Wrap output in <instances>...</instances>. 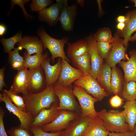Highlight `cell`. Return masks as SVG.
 <instances>
[{
	"label": "cell",
	"mask_w": 136,
	"mask_h": 136,
	"mask_svg": "<svg viewBox=\"0 0 136 136\" xmlns=\"http://www.w3.org/2000/svg\"><path fill=\"white\" fill-rule=\"evenodd\" d=\"M120 37L118 33L113 37L111 50L106 59L107 63L112 68L116 67V64L121 60H127L129 58L126 53V48L123 44V39Z\"/></svg>",
	"instance_id": "9"
},
{
	"label": "cell",
	"mask_w": 136,
	"mask_h": 136,
	"mask_svg": "<svg viewBox=\"0 0 136 136\" xmlns=\"http://www.w3.org/2000/svg\"><path fill=\"white\" fill-rule=\"evenodd\" d=\"M0 102H4L7 110L18 118L20 122V126L29 130L34 119L30 113L15 105L3 90L2 94L0 93Z\"/></svg>",
	"instance_id": "8"
},
{
	"label": "cell",
	"mask_w": 136,
	"mask_h": 136,
	"mask_svg": "<svg viewBox=\"0 0 136 136\" xmlns=\"http://www.w3.org/2000/svg\"><path fill=\"white\" fill-rule=\"evenodd\" d=\"M18 46L25 49L29 55L42 53L43 46L41 40L35 37L25 36L18 43Z\"/></svg>",
	"instance_id": "21"
},
{
	"label": "cell",
	"mask_w": 136,
	"mask_h": 136,
	"mask_svg": "<svg viewBox=\"0 0 136 136\" xmlns=\"http://www.w3.org/2000/svg\"><path fill=\"white\" fill-rule=\"evenodd\" d=\"M71 59L73 65L77 69L80 70L84 75L90 74L91 64L88 52Z\"/></svg>",
	"instance_id": "24"
},
{
	"label": "cell",
	"mask_w": 136,
	"mask_h": 136,
	"mask_svg": "<svg viewBox=\"0 0 136 136\" xmlns=\"http://www.w3.org/2000/svg\"><path fill=\"white\" fill-rule=\"evenodd\" d=\"M56 3L39 12L40 20L45 21L50 25L55 24L59 20L62 7L61 0H56Z\"/></svg>",
	"instance_id": "17"
},
{
	"label": "cell",
	"mask_w": 136,
	"mask_h": 136,
	"mask_svg": "<svg viewBox=\"0 0 136 136\" xmlns=\"http://www.w3.org/2000/svg\"><path fill=\"white\" fill-rule=\"evenodd\" d=\"M125 18V27L122 31L119 33L123 38V43L127 48L131 35L136 31V9L129 12Z\"/></svg>",
	"instance_id": "20"
},
{
	"label": "cell",
	"mask_w": 136,
	"mask_h": 136,
	"mask_svg": "<svg viewBox=\"0 0 136 136\" xmlns=\"http://www.w3.org/2000/svg\"><path fill=\"white\" fill-rule=\"evenodd\" d=\"M84 75L80 70L73 67L67 61L61 59V70L57 81L59 84L71 85Z\"/></svg>",
	"instance_id": "12"
},
{
	"label": "cell",
	"mask_w": 136,
	"mask_h": 136,
	"mask_svg": "<svg viewBox=\"0 0 136 136\" xmlns=\"http://www.w3.org/2000/svg\"><path fill=\"white\" fill-rule=\"evenodd\" d=\"M29 73V70L25 68L18 72L14 77L9 90L16 94L21 93L23 95L27 94Z\"/></svg>",
	"instance_id": "18"
},
{
	"label": "cell",
	"mask_w": 136,
	"mask_h": 136,
	"mask_svg": "<svg viewBox=\"0 0 136 136\" xmlns=\"http://www.w3.org/2000/svg\"><path fill=\"white\" fill-rule=\"evenodd\" d=\"M37 34L42 43L44 49L47 48L50 52L51 55V59L53 63L54 62L55 59L57 57L70 62V60L66 55L64 51V45L68 42L67 37L60 39H56L50 36L42 29L38 31Z\"/></svg>",
	"instance_id": "4"
},
{
	"label": "cell",
	"mask_w": 136,
	"mask_h": 136,
	"mask_svg": "<svg viewBox=\"0 0 136 136\" xmlns=\"http://www.w3.org/2000/svg\"><path fill=\"white\" fill-rule=\"evenodd\" d=\"M61 1L62 5L59 18L61 26L64 30L71 31L73 29L74 20L77 14V7L74 4L68 6L66 0Z\"/></svg>",
	"instance_id": "14"
},
{
	"label": "cell",
	"mask_w": 136,
	"mask_h": 136,
	"mask_svg": "<svg viewBox=\"0 0 136 136\" xmlns=\"http://www.w3.org/2000/svg\"><path fill=\"white\" fill-rule=\"evenodd\" d=\"M108 136H135V135L133 131H128L121 132H109Z\"/></svg>",
	"instance_id": "41"
},
{
	"label": "cell",
	"mask_w": 136,
	"mask_h": 136,
	"mask_svg": "<svg viewBox=\"0 0 136 136\" xmlns=\"http://www.w3.org/2000/svg\"><path fill=\"white\" fill-rule=\"evenodd\" d=\"M80 114L68 110H61L59 115L53 121L42 128L44 131L48 132L62 131L66 129L70 123L77 118Z\"/></svg>",
	"instance_id": "6"
},
{
	"label": "cell",
	"mask_w": 136,
	"mask_h": 136,
	"mask_svg": "<svg viewBox=\"0 0 136 136\" xmlns=\"http://www.w3.org/2000/svg\"><path fill=\"white\" fill-rule=\"evenodd\" d=\"M48 53H36L33 55L27 51L24 53V66L28 69H33L41 66L44 60L48 57Z\"/></svg>",
	"instance_id": "27"
},
{
	"label": "cell",
	"mask_w": 136,
	"mask_h": 136,
	"mask_svg": "<svg viewBox=\"0 0 136 136\" xmlns=\"http://www.w3.org/2000/svg\"><path fill=\"white\" fill-rule=\"evenodd\" d=\"M136 41V32L133 35L131 36L129 41L131 42H134Z\"/></svg>",
	"instance_id": "48"
},
{
	"label": "cell",
	"mask_w": 136,
	"mask_h": 136,
	"mask_svg": "<svg viewBox=\"0 0 136 136\" xmlns=\"http://www.w3.org/2000/svg\"><path fill=\"white\" fill-rule=\"evenodd\" d=\"M61 110L58 108L57 101L53 103L48 109L42 110L34 118L31 126L42 127L53 121L59 115Z\"/></svg>",
	"instance_id": "13"
},
{
	"label": "cell",
	"mask_w": 136,
	"mask_h": 136,
	"mask_svg": "<svg viewBox=\"0 0 136 136\" xmlns=\"http://www.w3.org/2000/svg\"><path fill=\"white\" fill-rule=\"evenodd\" d=\"M89 46L85 40L81 39L74 43L70 44L68 47L67 54L71 59L80 56L88 52Z\"/></svg>",
	"instance_id": "25"
},
{
	"label": "cell",
	"mask_w": 136,
	"mask_h": 136,
	"mask_svg": "<svg viewBox=\"0 0 136 136\" xmlns=\"http://www.w3.org/2000/svg\"><path fill=\"white\" fill-rule=\"evenodd\" d=\"M89 46L88 52L89 54L91 64V70L90 75L97 79L100 69L103 64V59L98 51L97 41L94 35L90 34L85 37Z\"/></svg>",
	"instance_id": "10"
},
{
	"label": "cell",
	"mask_w": 136,
	"mask_h": 136,
	"mask_svg": "<svg viewBox=\"0 0 136 136\" xmlns=\"http://www.w3.org/2000/svg\"><path fill=\"white\" fill-rule=\"evenodd\" d=\"M94 35L97 42L112 43L113 40L111 30L108 27H104L99 29Z\"/></svg>",
	"instance_id": "32"
},
{
	"label": "cell",
	"mask_w": 136,
	"mask_h": 136,
	"mask_svg": "<svg viewBox=\"0 0 136 136\" xmlns=\"http://www.w3.org/2000/svg\"><path fill=\"white\" fill-rule=\"evenodd\" d=\"M22 97L25 105L26 111L33 117L42 109L50 108L51 105L57 101L53 85H50L43 91L36 93H28Z\"/></svg>",
	"instance_id": "1"
},
{
	"label": "cell",
	"mask_w": 136,
	"mask_h": 136,
	"mask_svg": "<svg viewBox=\"0 0 136 136\" xmlns=\"http://www.w3.org/2000/svg\"><path fill=\"white\" fill-rule=\"evenodd\" d=\"M22 33L18 32L13 36L8 39L3 38L0 41L3 45L5 52L8 53L12 49H15L14 46L17 43L19 42L22 39Z\"/></svg>",
	"instance_id": "31"
},
{
	"label": "cell",
	"mask_w": 136,
	"mask_h": 136,
	"mask_svg": "<svg viewBox=\"0 0 136 136\" xmlns=\"http://www.w3.org/2000/svg\"><path fill=\"white\" fill-rule=\"evenodd\" d=\"M5 67H4L0 69V91H3L4 87H6V85L4 80V72Z\"/></svg>",
	"instance_id": "42"
},
{
	"label": "cell",
	"mask_w": 136,
	"mask_h": 136,
	"mask_svg": "<svg viewBox=\"0 0 136 136\" xmlns=\"http://www.w3.org/2000/svg\"><path fill=\"white\" fill-rule=\"evenodd\" d=\"M22 49L18 46L8 53L9 63L12 69L17 70L18 72L25 68L24 57L21 56L19 53V51Z\"/></svg>",
	"instance_id": "28"
},
{
	"label": "cell",
	"mask_w": 136,
	"mask_h": 136,
	"mask_svg": "<svg viewBox=\"0 0 136 136\" xmlns=\"http://www.w3.org/2000/svg\"><path fill=\"white\" fill-rule=\"evenodd\" d=\"M125 26V23H118L117 25V28L120 32L123 31Z\"/></svg>",
	"instance_id": "44"
},
{
	"label": "cell",
	"mask_w": 136,
	"mask_h": 136,
	"mask_svg": "<svg viewBox=\"0 0 136 136\" xmlns=\"http://www.w3.org/2000/svg\"><path fill=\"white\" fill-rule=\"evenodd\" d=\"M124 99L121 98L118 94H115L109 100L111 106L113 108H118L121 106L123 103Z\"/></svg>",
	"instance_id": "39"
},
{
	"label": "cell",
	"mask_w": 136,
	"mask_h": 136,
	"mask_svg": "<svg viewBox=\"0 0 136 136\" xmlns=\"http://www.w3.org/2000/svg\"><path fill=\"white\" fill-rule=\"evenodd\" d=\"M107 63L103 64L97 79L101 86L107 92L112 93L110 87L112 69Z\"/></svg>",
	"instance_id": "26"
},
{
	"label": "cell",
	"mask_w": 136,
	"mask_h": 136,
	"mask_svg": "<svg viewBox=\"0 0 136 136\" xmlns=\"http://www.w3.org/2000/svg\"><path fill=\"white\" fill-rule=\"evenodd\" d=\"M74 94L78 99L80 107L81 114L85 116L94 118L98 116L94 104L98 101L97 99L88 94L81 87L74 85L73 87Z\"/></svg>",
	"instance_id": "5"
},
{
	"label": "cell",
	"mask_w": 136,
	"mask_h": 136,
	"mask_svg": "<svg viewBox=\"0 0 136 136\" xmlns=\"http://www.w3.org/2000/svg\"><path fill=\"white\" fill-rule=\"evenodd\" d=\"M7 132L9 136H33L29 130L19 125L11 127Z\"/></svg>",
	"instance_id": "36"
},
{
	"label": "cell",
	"mask_w": 136,
	"mask_h": 136,
	"mask_svg": "<svg viewBox=\"0 0 136 136\" xmlns=\"http://www.w3.org/2000/svg\"><path fill=\"white\" fill-rule=\"evenodd\" d=\"M122 79L119 70L116 67L112 68L110 87L112 93L118 94L122 89Z\"/></svg>",
	"instance_id": "29"
},
{
	"label": "cell",
	"mask_w": 136,
	"mask_h": 136,
	"mask_svg": "<svg viewBox=\"0 0 136 136\" xmlns=\"http://www.w3.org/2000/svg\"><path fill=\"white\" fill-rule=\"evenodd\" d=\"M122 95L123 98L127 101L136 100V82L131 81L125 82Z\"/></svg>",
	"instance_id": "30"
},
{
	"label": "cell",
	"mask_w": 136,
	"mask_h": 136,
	"mask_svg": "<svg viewBox=\"0 0 136 136\" xmlns=\"http://www.w3.org/2000/svg\"><path fill=\"white\" fill-rule=\"evenodd\" d=\"M29 130L33 136H60L62 131L58 132H48L44 131L41 127H30Z\"/></svg>",
	"instance_id": "37"
},
{
	"label": "cell",
	"mask_w": 136,
	"mask_h": 136,
	"mask_svg": "<svg viewBox=\"0 0 136 136\" xmlns=\"http://www.w3.org/2000/svg\"><path fill=\"white\" fill-rule=\"evenodd\" d=\"M131 1L134 3V5L133 6L136 7V0H132Z\"/></svg>",
	"instance_id": "50"
},
{
	"label": "cell",
	"mask_w": 136,
	"mask_h": 136,
	"mask_svg": "<svg viewBox=\"0 0 136 136\" xmlns=\"http://www.w3.org/2000/svg\"><path fill=\"white\" fill-rule=\"evenodd\" d=\"M6 30L5 26L3 24H1L0 25V35L3 36L5 33Z\"/></svg>",
	"instance_id": "46"
},
{
	"label": "cell",
	"mask_w": 136,
	"mask_h": 136,
	"mask_svg": "<svg viewBox=\"0 0 136 136\" xmlns=\"http://www.w3.org/2000/svg\"><path fill=\"white\" fill-rule=\"evenodd\" d=\"M117 20L119 23H125L126 21L125 16L120 15L117 18Z\"/></svg>",
	"instance_id": "45"
},
{
	"label": "cell",
	"mask_w": 136,
	"mask_h": 136,
	"mask_svg": "<svg viewBox=\"0 0 136 136\" xmlns=\"http://www.w3.org/2000/svg\"><path fill=\"white\" fill-rule=\"evenodd\" d=\"M54 92L58 98V108L61 110H66L81 113L79 105L75 99L72 85H62L57 82L53 85Z\"/></svg>",
	"instance_id": "2"
},
{
	"label": "cell",
	"mask_w": 136,
	"mask_h": 136,
	"mask_svg": "<svg viewBox=\"0 0 136 136\" xmlns=\"http://www.w3.org/2000/svg\"><path fill=\"white\" fill-rule=\"evenodd\" d=\"M5 112L2 107H0V136H9L6 131L4 126V117Z\"/></svg>",
	"instance_id": "40"
},
{
	"label": "cell",
	"mask_w": 136,
	"mask_h": 136,
	"mask_svg": "<svg viewBox=\"0 0 136 136\" xmlns=\"http://www.w3.org/2000/svg\"><path fill=\"white\" fill-rule=\"evenodd\" d=\"M129 54L130 57L126 61L119 63L124 72L125 83L131 81L136 82V51L132 50Z\"/></svg>",
	"instance_id": "19"
},
{
	"label": "cell",
	"mask_w": 136,
	"mask_h": 136,
	"mask_svg": "<svg viewBox=\"0 0 136 136\" xmlns=\"http://www.w3.org/2000/svg\"><path fill=\"white\" fill-rule=\"evenodd\" d=\"M109 132L103 120L98 116L93 118L83 136H108Z\"/></svg>",
	"instance_id": "22"
},
{
	"label": "cell",
	"mask_w": 136,
	"mask_h": 136,
	"mask_svg": "<svg viewBox=\"0 0 136 136\" xmlns=\"http://www.w3.org/2000/svg\"><path fill=\"white\" fill-rule=\"evenodd\" d=\"M93 118L81 113L66 129L62 131L60 136H83Z\"/></svg>",
	"instance_id": "11"
},
{
	"label": "cell",
	"mask_w": 136,
	"mask_h": 136,
	"mask_svg": "<svg viewBox=\"0 0 136 136\" xmlns=\"http://www.w3.org/2000/svg\"><path fill=\"white\" fill-rule=\"evenodd\" d=\"M97 114L103 120L105 127L109 132H121L130 131L122 111L117 110L107 111L103 109L97 112Z\"/></svg>",
	"instance_id": "3"
},
{
	"label": "cell",
	"mask_w": 136,
	"mask_h": 136,
	"mask_svg": "<svg viewBox=\"0 0 136 136\" xmlns=\"http://www.w3.org/2000/svg\"><path fill=\"white\" fill-rule=\"evenodd\" d=\"M123 107L124 110L122 112L129 130L133 131L136 124V100L126 101Z\"/></svg>",
	"instance_id": "23"
},
{
	"label": "cell",
	"mask_w": 136,
	"mask_h": 136,
	"mask_svg": "<svg viewBox=\"0 0 136 136\" xmlns=\"http://www.w3.org/2000/svg\"><path fill=\"white\" fill-rule=\"evenodd\" d=\"M28 93H36L43 90L46 85L44 70L41 66L29 69Z\"/></svg>",
	"instance_id": "15"
},
{
	"label": "cell",
	"mask_w": 136,
	"mask_h": 136,
	"mask_svg": "<svg viewBox=\"0 0 136 136\" xmlns=\"http://www.w3.org/2000/svg\"><path fill=\"white\" fill-rule=\"evenodd\" d=\"M133 131L134 133L135 136H136V124L135 126Z\"/></svg>",
	"instance_id": "49"
},
{
	"label": "cell",
	"mask_w": 136,
	"mask_h": 136,
	"mask_svg": "<svg viewBox=\"0 0 136 136\" xmlns=\"http://www.w3.org/2000/svg\"><path fill=\"white\" fill-rule=\"evenodd\" d=\"M77 4L81 7H83L84 5L85 1L83 0H77L76 1Z\"/></svg>",
	"instance_id": "47"
},
{
	"label": "cell",
	"mask_w": 136,
	"mask_h": 136,
	"mask_svg": "<svg viewBox=\"0 0 136 136\" xmlns=\"http://www.w3.org/2000/svg\"><path fill=\"white\" fill-rule=\"evenodd\" d=\"M96 47L98 53L102 59H106L111 51L112 44L107 42L97 41Z\"/></svg>",
	"instance_id": "34"
},
{
	"label": "cell",
	"mask_w": 136,
	"mask_h": 136,
	"mask_svg": "<svg viewBox=\"0 0 136 136\" xmlns=\"http://www.w3.org/2000/svg\"><path fill=\"white\" fill-rule=\"evenodd\" d=\"M53 1L51 0H32L30 5L31 11H41L51 4Z\"/></svg>",
	"instance_id": "35"
},
{
	"label": "cell",
	"mask_w": 136,
	"mask_h": 136,
	"mask_svg": "<svg viewBox=\"0 0 136 136\" xmlns=\"http://www.w3.org/2000/svg\"><path fill=\"white\" fill-rule=\"evenodd\" d=\"M74 85L83 88L88 94L98 100L101 101L108 94L100 85L97 79L90 75H85L74 83Z\"/></svg>",
	"instance_id": "7"
},
{
	"label": "cell",
	"mask_w": 136,
	"mask_h": 136,
	"mask_svg": "<svg viewBox=\"0 0 136 136\" xmlns=\"http://www.w3.org/2000/svg\"><path fill=\"white\" fill-rule=\"evenodd\" d=\"M51 60L47 57L41 65L45 73L46 87L53 85L57 81L61 70V58H58L56 63L53 65L50 64Z\"/></svg>",
	"instance_id": "16"
},
{
	"label": "cell",
	"mask_w": 136,
	"mask_h": 136,
	"mask_svg": "<svg viewBox=\"0 0 136 136\" xmlns=\"http://www.w3.org/2000/svg\"><path fill=\"white\" fill-rule=\"evenodd\" d=\"M29 0H12L11 1V8L10 11L8 13L9 14L12 9L14 6L17 5L19 6L22 9L24 15L25 16L28 17L30 16L24 8V4L28 2Z\"/></svg>",
	"instance_id": "38"
},
{
	"label": "cell",
	"mask_w": 136,
	"mask_h": 136,
	"mask_svg": "<svg viewBox=\"0 0 136 136\" xmlns=\"http://www.w3.org/2000/svg\"><path fill=\"white\" fill-rule=\"evenodd\" d=\"M3 90L15 105L26 112L25 105L22 97L14 93L10 90L3 89Z\"/></svg>",
	"instance_id": "33"
},
{
	"label": "cell",
	"mask_w": 136,
	"mask_h": 136,
	"mask_svg": "<svg viewBox=\"0 0 136 136\" xmlns=\"http://www.w3.org/2000/svg\"><path fill=\"white\" fill-rule=\"evenodd\" d=\"M102 1L97 0V3L98 4V15L100 16L103 14V11L102 8L101 6V2Z\"/></svg>",
	"instance_id": "43"
}]
</instances>
